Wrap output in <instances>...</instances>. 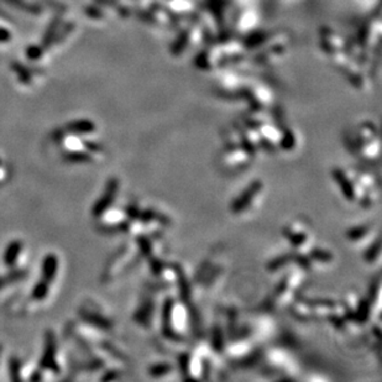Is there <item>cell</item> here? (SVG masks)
I'll return each mask as SVG.
<instances>
[{"instance_id":"cell-1","label":"cell","mask_w":382,"mask_h":382,"mask_svg":"<svg viewBox=\"0 0 382 382\" xmlns=\"http://www.w3.org/2000/svg\"><path fill=\"white\" fill-rule=\"evenodd\" d=\"M57 345H56V338L52 330H47L45 334V349L44 354H42L40 360V366L44 370H51L53 374H59L60 368L57 365Z\"/></svg>"},{"instance_id":"cell-2","label":"cell","mask_w":382,"mask_h":382,"mask_svg":"<svg viewBox=\"0 0 382 382\" xmlns=\"http://www.w3.org/2000/svg\"><path fill=\"white\" fill-rule=\"evenodd\" d=\"M118 188H119V182H118L117 178H113V180H110L108 182L104 193H103V196L98 199V202L94 204V207L92 209L93 217H97V218L102 217L103 213H104V212L110 207L111 202L114 201L115 196H117Z\"/></svg>"},{"instance_id":"cell-3","label":"cell","mask_w":382,"mask_h":382,"mask_svg":"<svg viewBox=\"0 0 382 382\" xmlns=\"http://www.w3.org/2000/svg\"><path fill=\"white\" fill-rule=\"evenodd\" d=\"M57 270H59V259H57L56 255L53 254L46 255V256L44 257V260H42L41 280L46 281L47 283L51 284V282H52L54 280V277H56Z\"/></svg>"},{"instance_id":"cell-4","label":"cell","mask_w":382,"mask_h":382,"mask_svg":"<svg viewBox=\"0 0 382 382\" xmlns=\"http://www.w3.org/2000/svg\"><path fill=\"white\" fill-rule=\"evenodd\" d=\"M21 250H23V242L20 240H13L5 247L4 255H3V261L7 268H14L19 259Z\"/></svg>"},{"instance_id":"cell-5","label":"cell","mask_w":382,"mask_h":382,"mask_svg":"<svg viewBox=\"0 0 382 382\" xmlns=\"http://www.w3.org/2000/svg\"><path fill=\"white\" fill-rule=\"evenodd\" d=\"M48 292H50V283H47L44 280H40L35 284L34 289H32L31 297L35 301H42V299L46 298Z\"/></svg>"},{"instance_id":"cell-6","label":"cell","mask_w":382,"mask_h":382,"mask_svg":"<svg viewBox=\"0 0 382 382\" xmlns=\"http://www.w3.org/2000/svg\"><path fill=\"white\" fill-rule=\"evenodd\" d=\"M83 315V318L86 320H88L90 324H94V326L99 327V328H110V323H109V320L105 319L104 317H102V315L99 314H96V313H83L82 314Z\"/></svg>"},{"instance_id":"cell-7","label":"cell","mask_w":382,"mask_h":382,"mask_svg":"<svg viewBox=\"0 0 382 382\" xmlns=\"http://www.w3.org/2000/svg\"><path fill=\"white\" fill-rule=\"evenodd\" d=\"M25 275L26 274H25V271H24V270H16V271L11 272L10 275L3 276V277H0V290H3L5 286L13 283V282H15V281L21 280V278H23Z\"/></svg>"},{"instance_id":"cell-8","label":"cell","mask_w":382,"mask_h":382,"mask_svg":"<svg viewBox=\"0 0 382 382\" xmlns=\"http://www.w3.org/2000/svg\"><path fill=\"white\" fill-rule=\"evenodd\" d=\"M20 369H21V364L19 361V359L16 357H11L10 362H9V371H10V378L13 381H20Z\"/></svg>"},{"instance_id":"cell-9","label":"cell","mask_w":382,"mask_h":382,"mask_svg":"<svg viewBox=\"0 0 382 382\" xmlns=\"http://www.w3.org/2000/svg\"><path fill=\"white\" fill-rule=\"evenodd\" d=\"M69 129L73 132H81V134H88V132H92L94 130L93 125L88 121H78V123L72 124Z\"/></svg>"},{"instance_id":"cell-10","label":"cell","mask_w":382,"mask_h":382,"mask_svg":"<svg viewBox=\"0 0 382 382\" xmlns=\"http://www.w3.org/2000/svg\"><path fill=\"white\" fill-rule=\"evenodd\" d=\"M66 159L68 160V161L71 162H87V161H90L92 160V157H90V155L88 152H80V151H72V152H69L67 156H66Z\"/></svg>"},{"instance_id":"cell-11","label":"cell","mask_w":382,"mask_h":382,"mask_svg":"<svg viewBox=\"0 0 382 382\" xmlns=\"http://www.w3.org/2000/svg\"><path fill=\"white\" fill-rule=\"evenodd\" d=\"M0 167H2V160H0Z\"/></svg>"},{"instance_id":"cell-12","label":"cell","mask_w":382,"mask_h":382,"mask_svg":"<svg viewBox=\"0 0 382 382\" xmlns=\"http://www.w3.org/2000/svg\"><path fill=\"white\" fill-rule=\"evenodd\" d=\"M0 354H2V347H0Z\"/></svg>"}]
</instances>
